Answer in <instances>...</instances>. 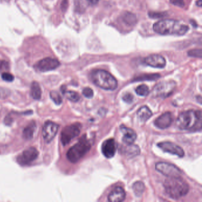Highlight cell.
<instances>
[{
    "label": "cell",
    "instance_id": "cell-9",
    "mask_svg": "<svg viewBox=\"0 0 202 202\" xmlns=\"http://www.w3.org/2000/svg\"><path fill=\"white\" fill-rule=\"evenodd\" d=\"M39 156V152L34 147H31L20 153L17 158V161L20 165H29L35 161Z\"/></svg>",
    "mask_w": 202,
    "mask_h": 202
},
{
    "label": "cell",
    "instance_id": "cell-27",
    "mask_svg": "<svg viewBox=\"0 0 202 202\" xmlns=\"http://www.w3.org/2000/svg\"><path fill=\"white\" fill-rule=\"evenodd\" d=\"M50 97L55 104L57 105H60L62 103V98L58 92L51 91L50 92Z\"/></svg>",
    "mask_w": 202,
    "mask_h": 202
},
{
    "label": "cell",
    "instance_id": "cell-14",
    "mask_svg": "<svg viewBox=\"0 0 202 202\" xmlns=\"http://www.w3.org/2000/svg\"><path fill=\"white\" fill-rule=\"evenodd\" d=\"M172 120L173 118L171 113L167 111L157 118L154 121V124L158 128L165 129L171 126Z\"/></svg>",
    "mask_w": 202,
    "mask_h": 202
},
{
    "label": "cell",
    "instance_id": "cell-36",
    "mask_svg": "<svg viewBox=\"0 0 202 202\" xmlns=\"http://www.w3.org/2000/svg\"><path fill=\"white\" fill-rule=\"evenodd\" d=\"M4 123H5V124H6L7 125H11L12 123V118L10 116H7L5 117Z\"/></svg>",
    "mask_w": 202,
    "mask_h": 202
},
{
    "label": "cell",
    "instance_id": "cell-5",
    "mask_svg": "<svg viewBox=\"0 0 202 202\" xmlns=\"http://www.w3.org/2000/svg\"><path fill=\"white\" fill-rule=\"evenodd\" d=\"M92 81L96 86L106 90H115L117 87L116 78L109 72L103 69L94 71L91 75Z\"/></svg>",
    "mask_w": 202,
    "mask_h": 202
},
{
    "label": "cell",
    "instance_id": "cell-35",
    "mask_svg": "<svg viewBox=\"0 0 202 202\" xmlns=\"http://www.w3.org/2000/svg\"><path fill=\"white\" fill-rule=\"evenodd\" d=\"M9 64L6 61H0V71L3 70H8Z\"/></svg>",
    "mask_w": 202,
    "mask_h": 202
},
{
    "label": "cell",
    "instance_id": "cell-16",
    "mask_svg": "<svg viewBox=\"0 0 202 202\" xmlns=\"http://www.w3.org/2000/svg\"><path fill=\"white\" fill-rule=\"evenodd\" d=\"M120 129L123 134V142L126 145L133 144L137 138L135 131L133 129L127 128L123 125L120 126Z\"/></svg>",
    "mask_w": 202,
    "mask_h": 202
},
{
    "label": "cell",
    "instance_id": "cell-30",
    "mask_svg": "<svg viewBox=\"0 0 202 202\" xmlns=\"http://www.w3.org/2000/svg\"><path fill=\"white\" fill-rule=\"evenodd\" d=\"M82 94L87 98H91L94 96V92L91 88L86 87L82 90Z\"/></svg>",
    "mask_w": 202,
    "mask_h": 202
},
{
    "label": "cell",
    "instance_id": "cell-29",
    "mask_svg": "<svg viewBox=\"0 0 202 202\" xmlns=\"http://www.w3.org/2000/svg\"><path fill=\"white\" fill-rule=\"evenodd\" d=\"M11 94L10 90L0 87V99H6L8 98Z\"/></svg>",
    "mask_w": 202,
    "mask_h": 202
},
{
    "label": "cell",
    "instance_id": "cell-38",
    "mask_svg": "<svg viewBox=\"0 0 202 202\" xmlns=\"http://www.w3.org/2000/svg\"><path fill=\"white\" fill-rule=\"evenodd\" d=\"M202 0H198V1H197V2H196V4L197 5V6L202 7Z\"/></svg>",
    "mask_w": 202,
    "mask_h": 202
},
{
    "label": "cell",
    "instance_id": "cell-22",
    "mask_svg": "<svg viewBox=\"0 0 202 202\" xmlns=\"http://www.w3.org/2000/svg\"><path fill=\"white\" fill-rule=\"evenodd\" d=\"M61 91L63 95L71 101L77 102L80 100V96L77 92H74V91H67L64 88V86L62 87Z\"/></svg>",
    "mask_w": 202,
    "mask_h": 202
},
{
    "label": "cell",
    "instance_id": "cell-6",
    "mask_svg": "<svg viewBox=\"0 0 202 202\" xmlns=\"http://www.w3.org/2000/svg\"><path fill=\"white\" fill-rule=\"evenodd\" d=\"M176 85V82L172 80L162 81L153 87V96L155 98H167L174 91Z\"/></svg>",
    "mask_w": 202,
    "mask_h": 202
},
{
    "label": "cell",
    "instance_id": "cell-15",
    "mask_svg": "<svg viewBox=\"0 0 202 202\" xmlns=\"http://www.w3.org/2000/svg\"><path fill=\"white\" fill-rule=\"evenodd\" d=\"M145 62L147 65L156 68H163L166 65L165 58L158 54H153L147 56L145 59Z\"/></svg>",
    "mask_w": 202,
    "mask_h": 202
},
{
    "label": "cell",
    "instance_id": "cell-26",
    "mask_svg": "<svg viewBox=\"0 0 202 202\" xmlns=\"http://www.w3.org/2000/svg\"><path fill=\"white\" fill-rule=\"evenodd\" d=\"M135 92L138 95H139L140 96H142V97H145L149 94V90L147 85L142 84V85L138 86L136 88Z\"/></svg>",
    "mask_w": 202,
    "mask_h": 202
},
{
    "label": "cell",
    "instance_id": "cell-31",
    "mask_svg": "<svg viewBox=\"0 0 202 202\" xmlns=\"http://www.w3.org/2000/svg\"><path fill=\"white\" fill-rule=\"evenodd\" d=\"M1 77L2 80L7 81V82H12L14 80V77L12 73H3L1 75Z\"/></svg>",
    "mask_w": 202,
    "mask_h": 202
},
{
    "label": "cell",
    "instance_id": "cell-37",
    "mask_svg": "<svg viewBox=\"0 0 202 202\" xmlns=\"http://www.w3.org/2000/svg\"><path fill=\"white\" fill-rule=\"evenodd\" d=\"M100 0H87V1L92 5H96L98 4Z\"/></svg>",
    "mask_w": 202,
    "mask_h": 202
},
{
    "label": "cell",
    "instance_id": "cell-3",
    "mask_svg": "<svg viewBox=\"0 0 202 202\" xmlns=\"http://www.w3.org/2000/svg\"><path fill=\"white\" fill-rule=\"evenodd\" d=\"M164 187L167 196L176 200L186 196L189 191L188 184L180 177H168L164 181Z\"/></svg>",
    "mask_w": 202,
    "mask_h": 202
},
{
    "label": "cell",
    "instance_id": "cell-11",
    "mask_svg": "<svg viewBox=\"0 0 202 202\" xmlns=\"http://www.w3.org/2000/svg\"><path fill=\"white\" fill-rule=\"evenodd\" d=\"M59 129V125L51 121L45 123L42 130V135L45 142L49 143L52 141L57 134Z\"/></svg>",
    "mask_w": 202,
    "mask_h": 202
},
{
    "label": "cell",
    "instance_id": "cell-24",
    "mask_svg": "<svg viewBox=\"0 0 202 202\" xmlns=\"http://www.w3.org/2000/svg\"><path fill=\"white\" fill-rule=\"evenodd\" d=\"M145 185L141 181H136L132 186V189L135 193V196L141 197L145 191Z\"/></svg>",
    "mask_w": 202,
    "mask_h": 202
},
{
    "label": "cell",
    "instance_id": "cell-25",
    "mask_svg": "<svg viewBox=\"0 0 202 202\" xmlns=\"http://www.w3.org/2000/svg\"><path fill=\"white\" fill-rule=\"evenodd\" d=\"M160 78V75L158 73H152V74H144L141 76L137 77L135 81H144V80H158Z\"/></svg>",
    "mask_w": 202,
    "mask_h": 202
},
{
    "label": "cell",
    "instance_id": "cell-32",
    "mask_svg": "<svg viewBox=\"0 0 202 202\" xmlns=\"http://www.w3.org/2000/svg\"><path fill=\"white\" fill-rule=\"evenodd\" d=\"M148 14L149 17L153 18H162L165 16V12H149Z\"/></svg>",
    "mask_w": 202,
    "mask_h": 202
},
{
    "label": "cell",
    "instance_id": "cell-20",
    "mask_svg": "<svg viewBox=\"0 0 202 202\" xmlns=\"http://www.w3.org/2000/svg\"><path fill=\"white\" fill-rule=\"evenodd\" d=\"M153 115L151 110L147 106H142L137 112V116L142 122L147 121Z\"/></svg>",
    "mask_w": 202,
    "mask_h": 202
},
{
    "label": "cell",
    "instance_id": "cell-19",
    "mask_svg": "<svg viewBox=\"0 0 202 202\" xmlns=\"http://www.w3.org/2000/svg\"><path fill=\"white\" fill-rule=\"evenodd\" d=\"M36 129V124L35 121H32L24 129L23 132V137L25 140L29 141L33 138Z\"/></svg>",
    "mask_w": 202,
    "mask_h": 202
},
{
    "label": "cell",
    "instance_id": "cell-17",
    "mask_svg": "<svg viewBox=\"0 0 202 202\" xmlns=\"http://www.w3.org/2000/svg\"><path fill=\"white\" fill-rule=\"evenodd\" d=\"M126 197V193L122 187L118 186L114 188L108 196V200L110 202H123Z\"/></svg>",
    "mask_w": 202,
    "mask_h": 202
},
{
    "label": "cell",
    "instance_id": "cell-10",
    "mask_svg": "<svg viewBox=\"0 0 202 202\" xmlns=\"http://www.w3.org/2000/svg\"><path fill=\"white\" fill-rule=\"evenodd\" d=\"M60 65V62L55 58H45L37 62L35 65V68L40 72H48L54 70Z\"/></svg>",
    "mask_w": 202,
    "mask_h": 202
},
{
    "label": "cell",
    "instance_id": "cell-2",
    "mask_svg": "<svg viewBox=\"0 0 202 202\" xmlns=\"http://www.w3.org/2000/svg\"><path fill=\"white\" fill-rule=\"evenodd\" d=\"M202 121V112L200 110H187L179 115L176 124L181 130H200Z\"/></svg>",
    "mask_w": 202,
    "mask_h": 202
},
{
    "label": "cell",
    "instance_id": "cell-34",
    "mask_svg": "<svg viewBox=\"0 0 202 202\" xmlns=\"http://www.w3.org/2000/svg\"><path fill=\"white\" fill-rule=\"evenodd\" d=\"M172 4L179 7H183L185 5L184 0H170Z\"/></svg>",
    "mask_w": 202,
    "mask_h": 202
},
{
    "label": "cell",
    "instance_id": "cell-21",
    "mask_svg": "<svg viewBox=\"0 0 202 202\" xmlns=\"http://www.w3.org/2000/svg\"><path fill=\"white\" fill-rule=\"evenodd\" d=\"M31 94L35 100H40L42 97V90L39 84L36 81H33L31 83Z\"/></svg>",
    "mask_w": 202,
    "mask_h": 202
},
{
    "label": "cell",
    "instance_id": "cell-13",
    "mask_svg": "<svg viewBox=\"0 0 202 202\" xmlns=\"http://www.w3.org/2000/svg\"><path fill=\"white\" fill-rule=\"evenodd\" d=\"M101 150L102 153L106 158H111L113 157L117 150V143L115 140L113 138L106 140L102 144Z\"/></svg>",
    "mask_w": 202,
    "mask_h": 202
},
{
    "label": "cell",
    "instance_id": "cell-18",
    "mask_svg": "<svg viewBox=\"0 0 202 202\" xmlns=\"http://www.w3.org/2000/svg\"><path fill=\"white\" fill-rule=\"evenodd\" d=\"M122 153L126 156L130 158H132L138 155L140 153V148L138 145H126V147L123 148Z\"/></svg>",
    "mask_w": 202,
    "mask_h": 202
},
{
    "label": "cell",
    "instance_id": "cell-1",
    "mask_svg": "<svg viewBox=\"0 0 202 202\" xmlns=\"http://www.w3.org/2000/svg\"><path fill=\"white\" fill-rule=\"evenodd\" d=\"M153 29L162 35L183 36L189 31V27L177 20H162L153 25Z\"/></svg>",
    "mask_w": 202,
    "mask_h": 202
},
{
    "label": "cell",
    "instance_id": "cell-7",
    "mask_svg": "<svg viewBox=\"0 0 202 202\" xmlns=\"http://www.w3.org/2000/svg\"><path fill=\"white\" fill-rule=\"evenodd\" d=\"M82 125L80 123H75L67 126L61 132V140L63 146H66L70 142L80 135Z\"/></svg>",
    "mask_w": 202,
    "mask_h": 202
},
{
    "label": "cell",
    "instance_id": "cell-4",
    "mask_svg": "<svg viewBox=\"0 0 202 202\" xmlns=\"http://www.w3.org/2000/svg\"><path fill=\"white\" fill-rule=\"evenodd\" d=\"M92 142L87 138L86 135H83L73 147H71L67 153L68 159L72 163L79 161L91 149Z\"/></svg>",
    "mask_w": 202,
    "mask_h": 202
},
{
    "label": "cell",
    "instance_id": "cell-12",
    "mask_svg": "<svg viewBox=\"0 0 202 202\" xmlns=\"http://www.w3.org/2000/svg\"><path fill=\"white\" fill-rule=\"evenodd\" d=\"M158 147L165 153L177 155L178 157L182 158L184 156L183 149L177 145L170 142H162L157 144Z\"/></svg>",
    "mask_w": 202,
    "mask_h": 202
},
{
    "label": "cell",
    "instance_id": "cell-28",
    "mask_svg": "<svg viewBox=\"0 0 202 202\" xmlns=\"http://www.w3.org/2000/svg\"><path fill=\"white\" fill-rule=\"evenodd\" d=\"M202 49H195L190 50V51L188 52L187 54L189 56L191 57H195V58H202Z\"/></svg>",
    "mask_w": 202,
    "mask_h": 202
},
{
    "label": "cell",
    "instance_id": "cell-23",
    "mask_svg": "<svg viewBox=\"0 0 202 202\" xmlns=\"http://www.w3.org/2000/svg\"><path fill=\"white\" fill-rule=\"evenodd\" d=\"M136 20V16L132 12H126L123 14V21L127 25L132 26L135 25Z\"/></svg>",
    "mask_w": 202,
    "mask_h": 202
},
{
    "label": "cell",
    "instance_id": "cell-33",
    "mask_svg": "<svg viewBox=\"0 0 202 202\" xmlns=\"http://www.w3.org/2000/svg\"><path fill=\"white\" fill-rule=\"evenodd\" d=\"M123 100L127 103H131L133 101L134 96L130 93H126L123 96Z\"/></svg>",
    "mask_w": 202,
    "mask_h": 202
},
{
    "label": "cell",
    "instance_id": "cell-8",
    "mask_svg": "<svg viewBox=\"0 0 202 202\" xmlns=\"http://www.w3.org/2000/svg\"><path fill=\"white\" fill-rule=\"evenodd\" d=\"M156 170L167 177H180L181 171L176 165L165 162H159L155 164Z\"/></svg>",
    "mask_w": 202,
    "mask_h": 202
}]
</instances>
